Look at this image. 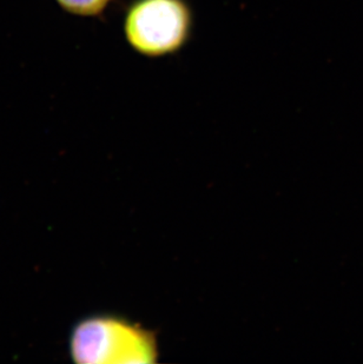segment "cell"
<instances>
[{
  "label": "cell",
  "mask_w": 363,
  "mask_h": 364,
  "mask_svg": "<svg viewBox=\"0 0 363 364\" xmlns=\"http://www.w3.org/2000/svg\"><path fill=\"white\" fill-rule=\"evenodd\" d=\"M70 356L79 364H150L157 361L154 333L120 317L96 315L79 321L69 338Z\"/></svg>",
  "instance_id": "cell-1"
},
{
  "label": "cell",
  "mask_w": 363,
  "mask_h": 364,
  "mask_svg": "<svg viewBox=\"0 0 363 364\" xmlns=\"http://www.w3.org/2000/svg\"><path fill=\"white\" fill-rule=\"evenodd\" d=\"M191 28V11L184 0H136L124 19L127 44L151 58L179 51Z\"/></svg>",
  "instance_id": "cell-2"
},
{
  "label": "cell",
  "mask_w": 363,
  "mask_h": 364,
  "mask_svg": "<svg viewBox=\"0 0 363 364\" xmlns=\"http://www.w3.org/2000/svg\"><path fill=\"white\" fill-rule=\"evenodd\" d=\"M66 12L80 17H96L103 14L110 0H56Z\"/></svg>",
  "instance_id": "cell-3"
}]
</instances>
